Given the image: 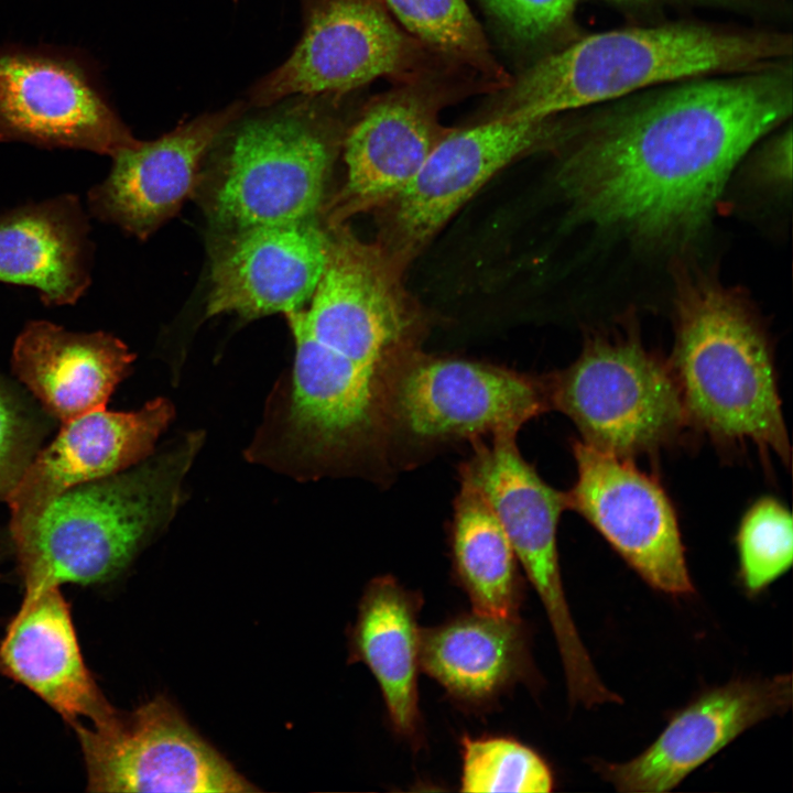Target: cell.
I'll use <instances>...</instances> for the list:
<instances>
[{
    "label": "cell",
    "mask_w": 793,
    "mask_h": 793,
    "mask_svg": "<svg viewBox=\"0 0 793 793\" xmlns=\"http://www.w3.org/2000/svg\"><path fill=\"white\" fill-rule=\"evenodd\" d=\"M568 124L557 184L574 221L678 243L707 222L734 167L793 109L792 59L658 85Z\"/></svg>",
    "instance_id": "6da1fadb"
},
{
    "label": "cell",
    "mask_w": 793,
    "mask_h": 793,
    "mask_svg": "<svg viewBox=\"0 0 793 793\" xmlns=\"http://www.w3.org/2000/svg\"><path fill=\"white\" fill-rule=\"evenodd\" d=\"M789 32L672 21L579 35L506 86L490 118L545 119L658 85L792 59Z\"/></svg>",
    "instance_id": "7a4b0ae2"
},
{
    "label": "cell",
    "mask_w": 793,
    "mask_h": 793,
    "mask_svg": "<svg viewBox=\"0 0 793 793\" xmlns=\"http://www.w3.org/2000/svg\"><path fill=\"white\" fill-rule=\"evenodd\" d=\"M669 362L687 424L720 445L752 444L789 466L773 355L747 303L713 276L681 273Z\"/></svg>",
    "instance_id": "3957f363"
},
{
    "label": "cell",
    "mask_w": 793,
    "mask_h": 793,
    "mask_svg": "<svg viewBox=\"0 0 793 793\" xmlns=\"http://www.w3.org/2000/svg\"><path fill=\"white\" fill-rule=\"evenodd\" d=\"M202 442V434H188L160 455L53 500L12 536L24 591L117 577L172 519Z\"/></svg>",
    "instance_id": "277c9868"
},
{
    "label": "cell",
    "mask_w": 793,
    "mask_h": 793,
    "mask_svg": "<svg viewBox=\"0 0 793 793\" xmlns=\"http://www.w3.org/2000/svg\"><path fill=\"white\" fill-rule=\"evenodd\" d=\"M239 124L215 166L205 210L218 231L317 218L345 132L321 97Z\"/></svg>",
    "instance_id": "5b68a950"
},
{
    "label": "cell",
    "mask_w": 793,
    "mask_h": 793,
    "mask_svg": "<svg viewBox=\"0 0 793 793\" xmlns=\"http://www.w3.org/2000/svg\"><path fill=\"white\" fill-rule=\"evenodd\" d=\"M545 377L551 409L599 450L627 458L652 453L688 425L670 363L633 335L593 338L569 367Z\"/></svg>",
    "instance_id": "8992f818"
},
{
    "label": "cell",
    "mask_w": 793,
    "mask_h": 793,
    "mask_svg": "<svg viewBox=\"0 0 793 793\" xmlns=\"http://www.w3.org/2000/svg\"><path fill=\"white\" fill-rule=\"evenodd\" d=\"M548 410L546 377L419 351L402 369L393 390L388 457L397 446L421 452L499 434L517 435Z\"/></svg>",
    "instance_id": "52a82bcc"
},
{
    "label": "cell",
    "mask_w": 793,
    "mask_h": 793,
    "mask_svg": "<svg viewBox=\"0 0 793 793\" xmlns=\"http://www.w3.org/2000/svg\"><path fill=\"white\" fill-rule=\"evenodd\" d=\"M565 130L555 117L449 128L410 183L379 209L378 243L405 270L488 181L515 160L561 143Z\"/></svg>",
    "instance_id": "ba28073f"
},
{
    "label": "cell",
    "mask_w": 793,
    "mask_h": 793,
    "mask_svg": "<svg viewBox=\"0 0 793 793\" xmlns=\"http://www.w3.org/2000/svg\"><path fill=\"white\" fill-rule=\"evenodd\" d=\"M515 438L500 434L472 442L470 456L458 468L459 481L477 489L496 513L547 613L566 683L583 686L594 680L596 670L562 584L556 534L561 513L567 509L566 495L542 479L521 455Z\"/></svg>",
    "instance_id": "9c48e42d"
},
{
    "label": "cell",
    "mask_w": 793,
    "mask_h": 793,
    "mask_svg": "<svg viewBox=\"0 0 793 793\" xmlns=\"http://www.w3.org/2000/svg\"><path fill=\"white\" fill-rule=\"evenodd\" d=\"M77 735L90 792L245 793L257 789L202 739L163 696L115 708Z\"/></svg>",
    "instance_id": "30bf717a"
},
{
    "label": "cell",
    "mask_w": 793,
    "mask_h": 793,
    "mask_svg": "<svg viewBox=\"0 0 793 793\" xmlns=\"http://www.w3.org/2000/svg\"><path fill=\"white\" fill-rule=\"evenodd\" d=\"M325 265L301 309L317 339L350 352L405 363L426 334L423 312L402 281V270L378 243L356 237L345 224L330 226Z\"/></svg>",
    "instance_id": "8fae6325"
},
{
    "label": "cell",
    "mask_w": 793,
    "mask_h": 793,
    "mask_svg": "<svg viewBox=\"0 0 793 793\" xmlns=\"http://www.w3.org/2000/svg\"><path fill=\"white\" fill-rule=\"evenodd\" d=\"M0 141L112 156L133 144L94 65L53 47L0 46Z\"/></svg>",
    "instance_id": "7c38bea8"
},
{
    "label": "cell",
    "mask_w": 793,
    "mask_h": 793,
    "mask_svg": "<svg viewBox=\"0 0 793 793\" xmlns=\"http://www.w3.org/2000/svg\"><path fill=\"white\" fill-rule=\"evenodd\" d=\"M417 42L381 0H312L298 43L252 88L251 100L270 106L289 97H336L379 77L408 75L419 66Z\"/></svg>",
    "instance_id": "4fadbf2b"
},
{
    "label": "cell",
    "mask_w": 793,
    "mask_h": 793,
    "mask_svg": "<svg viewBox=\"0 0 793 793\" xmlns=\"http://www.w3.org/2000/svg\"><path fill=\"white\" fill-rule=\"evenodd\" d=\"M577 477L567 509L587 520L651 587L694 593L675 509L662 485L630 458L574 442Z\"/></svg>",
    "instance_id": "5bb4252c"
},
{
    "label": "cell",
    "mask_w": 793,
    "mask_h": 793,
    "mask_svg": "<svg viewBox=\"0 0 793 793\" xmlns=\"http://www.w3.org/2000/svg\"><path fill=\"white\" fill-rule=\"evenodd\" d=\"M443 106L442 93L414 83L363 108L343 137L346 176L324 208L328 227L381 209L410 183L449 130L439 122Z\"/></svg>",
    "instance_id": "9a60e30c"
},
{
    "label": "cell",
    "mask_w": 793,
    "mask_h": 793,
    "mask_svg": "<svg viewBox=\"0 0 793 793\" xmlns=\"http://www.w3.org/2000/svg\"><path fill=\"white\" fill-rule=\"evenodd\" d=\"M317 220L218 231L205 316L258 318L303 308L327 256L328 231Z\"/></svg>",
    "instance_id": "2e32d148"
},
{
    "label": "cell",
    "mask_w": 793,
    "mask_h": 793,
    "mask_svg": "<svg viewBox=\"0 0 793 793\" xmlns=\"http://www.w3.org/2000/svg\"><path fill=\"white\" fill-rule=\"evenodd\" d=\"M792 705V677L736 680L711 688L677 711L636 758L596 761V771L619 792H667L746 729Z\"/></svg>",
    "instance_id": "e0dca14e"
},
{
    "label": "cell",
    "mask_w": 793,
    "mask_h": 793,
    "mask_svg": "<svg viewBox=\"0 0 793 793\" xmlns=\"http://www.w3.org/2000/svg\"><path fill=\"white\" fill-rule=\"evenodd\" d=\"M174 415L163 398L132 412L98 410L63 423L4 498L11 536L28 529L65 491L123 471L151 456Z\"/></svg>",
    "instance_id": "ac0fdd59"
},
{
    "label": "cell",
    "mask_w": 793,
    "mask_h": 793,
    "mask_svg": "<svg viewBox=\"0 0 793 793\" xmlns=\"http://www.w3.org/2000/svg\"><path fill=\"white\" fill-rule=\"evenodd\" d=\"M242 110L235 102L118 151L106 180L89 193L94 215L140 239L149 237L194 192L203 160Z\"/></svg>",
    "instance_id": "d6986e66"
},
{
    "label": "cell",
    "mask_w": 793,
    "mask_h": 793,
    "mask_svg": "<svg viewBox=\"0 0 793 793\" xmlns=\"http://www.w3.org/2000/svg\"><path fill=\"white\" fill-rule=\"evenodd\" d=\"M0 673L32 691L70 725L113 707L87 669L59 587L24 591L0 641Z\"/></svg>",
    "instance_id": "ffe728a7"
},
{
    "label": "cell",
    "mask_w": 793,
    "mask_h": 793,
    "mask_svg": "<svg viewBox=\"0 0 793 793\" xmlns=\"http://www.w3.org/2000/svg\"><path fill=\"white\" fill-rule=\"evenodd\" d=\"M134 356L106 333H73L46 321L18 336L12 367L43 408L62 423L102 410Z\"/></svg>",
    "instance_id": "44dd1931"
},
{
    "label": "cell",
    "mask_w": 793,
    "mask_h": 793,
    "mask_svg": "<svg viewBox=\"0 0 793 793\" xmlns=\"http://www.w3.org/2000/svg\"><path fill=\"white\" fill-rule=\"evenodd\" d=\"M421 669L457 703L491 704L520 682L536 683L528 627L520 617L472 610L422 629Z\"/></svg>",
    "instance_id": "7402d4cb"
},
{
    "label": "cell",
    "mask_w": 793,
    "mask_h": 793,
    "mask_svg": "<svg viewBox=\"0 0 793 793\" xmlns=\"http://www.w3.org/2000/svg\"><path fill=\"white\" fill-rule=\"evenodd\" d=\"M422 605L420 593L406 589L391 575L378 576L363 591L350 634L351 660L369 669L391 727L415 748L422 742L417 692Z\"/></svg>",
    "instance_id": "603a6c76"
},
{
    "label": "cell",
    "mask_w": 793,
    "mask_h": 793,
    "mask_svg": "<svg viewBox=\"0 0 793 793\" xmlns=\"http://www.w3.org/2000/svg\"><path fill=\"white\" fill-rule=\"evenodd\" d=\"M88 224L74 196L0 216V282L35 287L45 303L76 302L89 284Z\"/></svg>",
    "instance_id": "cb8c5ba5"
},
{
    "label": "cell",
    "mask_w": 793,
    "mask_h": 793,
    "mask_svg": "<svg viewBox=\"0 0 793 793\" xmlns=\"http://www.w3.org/2000/svg\"><path fill=\"white\" fill-rule=\"evenodd\" d=\"M459 482L448 528L454 578L474 611L498 618L519 617L524 588L512 545L482 495Z\"/></svg>",
    "instance_id": "d4e9b609"
},
{
    "label": "cell",
    "mask_w": 793,
    "mask_h": 793,
    "mask_svg": "<svg viewBox=\"0 0 793 793\" xmlns=\"http://www.w3.org/2000/svg\"><path fill=\"white\" fill-rule=\"evenodd\" d=\"M421 44L507 86L482 29L465 0H381Z\"/></svg>",
    "instance_id": "484cf974"
},
{
    "label": "cell",
    "mask_w": 793,
    "mask_h": 793,
    "mask_svg": "<svg viewBox=\"0 0 793 793\" xmlns=\"http://www.w3.org/2000/svg\"><path fill=\"white\" fill-rule=\"evenodd\" d=\"M461 792L545 793L554 786L546 761L529 746L503 736L460 739Z\"/></svg>",
    "instance_id": "4316f807"
},
{
    "label": "cell",
    "mask_w": 793,
    "mask_h": 793,
    "mask_svg": "<svg viewBox=\"0 0 793 793\" xmlns=\"http://www.w3.org/2000/svg\"><path fill=\"white\" fill-rule=\"evenodd\" d=\"M736 544L739 577L757 595L782 576L793 561V525L789 509L774 497H762L743 514Z\"/></svg>",
    "instance_id": "83f0119b"
},
{
    "label": "cell",
    "mask_w": 793,
    "mask_h": 793,
    "mask_svg": "<svg viewBox=\"0 0 793 793\" xmlns=\"http://www.w3.org/2000/svg\"><path fill=\"white\" fill-rule=\"evenodd\" d=\"M487 13L520 45L553 51L578 35L580 0H479ZM545 54V53H544Z\"/></svg>",
    "instance_id": "f1b7e54d"
},
{
    "label": "cell",
    "mask_w": 793,
    "mask_h": 793,
    "mask_svg": "<svg viewBox=\"0 0 793 793\" xmlns=\"http://www.w3.org/2000/svg\"><path fill=\"white\" fill-rule=\"evenodd\" d=\"M39 439L33 415L0 379V499L4 500L39 450Z\"/></svg>",
    "instance_id": "f546056e"
},
{
    "label": "cell",
    "mask_w": 793,
    "mask_h": 793,
    "mask_svg": "<svg viewBox=\"0 0 793 793\" xmlns=\"http://www.w3.org/2000/svg\"><path fill=\"white\" fill-rule=\"evenodd\" d=\"M616 8L631 13H650L665 7H703L746 14L779 11L775 0H607Z\"/></svg>",
    "instance_id": "4dcf8cb0"
},
{
    "label": "cell",
    "mask_w": 793,
    "mask_h": 793,
    "mask_svg": "<svg viewBox=\"0 0 793 793\" xmlns=\"http://www.w3.org/2000/svg\"><path fill=\"white\" fill-rule=\"evenodd\" d=\"M792 132L789 124L764 145L759 157L762 175L775 184H786L791 180Z\"/></svg>",
    "instance_id": "1f68e13d"
}]
</instances>
